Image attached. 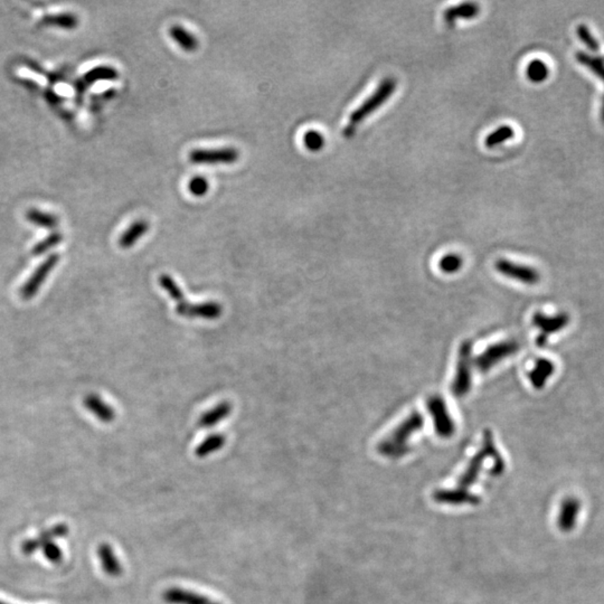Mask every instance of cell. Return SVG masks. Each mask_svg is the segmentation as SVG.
<instances>
[{
	"instance_id": "33",
	"label": "cell",
	"mask_w": 604,
	"mask_h": 604,
	"mask_svg": "<svg viewBox=\"0 0 604 604\" xmlns=\"http://www.w3.org/2000/svg\"><path fill=\"white\" fill-rule=\"evenodd\" d=\"M208 189H210V183L203 176H195L188 183L189 193L194 196H204L207 194Z\"/></svg>"
},
{
	"instance_id": "29",
	"label": "cell",
	"mask_w": 604,
	"mask_h": 604,
	"mask_svg": "<svg viewBox=\"0 0 604 604\" xmlns=\"http://www.w3.org/2000/svg\"><path fill=\"white\" fill-rule=\"evenodd\" d=\"M63 239V235H62L60 232H54V233L48 235L46 239L42 240L39 243H37L36 245L33 247V249H32V253H33V255H35V256L45 254V253H48L50 249H54V247H57L59 244H61Z\"/></svg>"
},
{
	"instance_id": "2",
	"label": "cell",
	"mask_w": 604,
	"mask_h": 604,
	"mask_svg": "<svg viewBox=\"0 0 604 604\" xmlns=\"http://www.w3.org/2000/svg\"><path fill=\"white\" fill-rule=\"evenodd\" d=\"M397 82L395 78H384L376 91L350 114L348 125L345 128L344 136L348 139L355 136L356 130L362 122L367 119L371 114H374L377 109L380 108L392 97L397 90Z\"/></svg>"
},
{
	"instance_id": "30",
	"label": "cell",
	"mask_w": 604,
	"mask_h": 604,
	"mask_svg": "<svg viewBox=\"0 0 604 604\" xmlns=\"http://www.w3.org/2000/svg\"><path fill=\"white\" fill-rule=\"evenodd\" d=\"M577 35L579 37V41L583 43V44L591 50V52H593V53H596V52H599L600 50V44L598 41H596V37H594L592 32L590 31V28L588 27V25H585V24H579L577 28Z\"/></svg>"
},
{
	"instance_id": "16",
	"label": "cell",
	"mask_w": 604,
	"mask_h": 604,
	"mask_svg": "<svg viewBox=\"0 0 604 604\" xmlns=\"http://www.w3.org/2000/svg\"><path fill=\"white\" fill-rule=\"evenodd\" d=\"M478 4L465 3L446 8L444 13V20L446 25L452 26L458 20H472L479 14Z\"/></svg>"
},
{
	"instance_id": "21",
	"label": "cell",
	"mask_w": 604,
	"mask_h": 604,
	"mask_svg": "<svg viewBox=\"0 0 604 604\" xmlns=\"http://www.w3.org/2000/svg\"><path fill=\"white\" fill-rule=\"evenodd\" d=\"M165 599L167 602L174 604H208L205 598H203L198 594L191 593V592L178 590V589L167 591V593L165 594Z\"/></svg>"
},
{
	"instance_id": "26",
	"label": "cell",
	"mask_w": 604,
	"mask_h": 604,
	"mask_svg": "<svg viewBox=\"0 0 604 604\" xmlns=\"http://www.w3.org/2000/svg\"><path fill=\"white\" fill-rule=\"evenodd\" d=\"M527 78L533 83H543L549 76L547 64L542 60H533L526 69Z\"/></svg>"
},
{
	"instance_id": "25",
	"label": "cell",
	"mask_w": 604,
	"mask_h": 604,
	"mask_svg": "<svg viewBox=\"0 0 604 604\" xmlns=\"http://www.w3.org/2000/svg\"><path fill=\"white\" fill-rule=\"evenodd\" d=\"M119 78L117 69L111 67H97L84 75V81L88 84H95L99 81H114Z\"/></svg>"
},
{
	"instance_id": "20",
	"label": "cell",
	"mask_w": 604,
	"mask_h": 604,
	"mask_svg": "<svg viewBox=\"0 0 604 604\" xmlns=\"http://www.w3.org/2000/svg\"><path fill=\"white\" fill-rule=\"evenodd\" d=\"M575 59L604 83V60L602 57L579 50L575 54Z\"/></svg>"
},
{
	"instance_id": "24",
	"label": "cell",
	"mask_w": 604,
	"mask_h": 604,
	"mask_svg": "<svg viewBox=\"0 0 604 604\" xmlns=\"http://www.w3.org/2000/svg\"><path fill=\"white\" fill-rule=\"evenodd\" d=\"M42 22L44 25L57 26V27L63 28V29H74L78 25V16L74 14H69V13L48 15V16H45L43 18Z\"/></svg>"
},
{
	"instance_id": "17",
	"label": "cell",
	"mask_w": 604,
	"mask_h": 604,
	"mask_svg": "<svg viewBox=\"0 0 604 604\" xmlns=\"http://www.w3.org/2000/svg\"><path fill=\"white\" fill-rule=\"evenodd\" d=\"M150 225L144 219H139L129 226L127 231L123 232L119 239V245L122 249H130L142 236L147 234Z\"/></svg>"
},
{
	"instance_id": "18",
	"label": "cell",
	"mask_w": 604,
	"mask_h": 604,
	"mask_svg": "<svg viewBox=\"0 0 604 604\" xmlns=\"http://www.w3.org/2000/svg\"><path fill=\"white\" fill-rule=\"evenodd\" d=\"M231 412H232V404L230 402H221L215 408L207 411L206 413L200 416L198 425L203 429L215 427L219 422L226 419L230 416Z\"/></svg>"
},
{
	"instance_id": "1",
	"label": "cell",
	"mask_w": 604,
	"mask_h": 604,
	"mask_svg": "<svg viewBox=\"0 0 604 604\" xmlns=\"http://www.w3.org/2000/svg\"><path fill=\"white\" fill-rule=\"evenodd\" d=\"M423 427L424 416L418 411H414L399 427H395L387 438L380 442L378 451L380 455L393 459L403 457L410 451L409 440L411 437L421 431Z\"/></svg>"
},
{
	"instance_id": "3",
	"label": "cell",
	"mask_w": 604,
	"mask_h": 604,
	"mask_svg": "<svg viewBox=\"0 0 604 604\" xmlns=\"http://www.w3.org/2000/svg\"><path fill=\"white\" fill-rule=\"evenodd\" d=\"M69 534V526L57 524L50 530L41 533L37 537L27 540L22 544V549L25 555H32L35 551H42L45 558L53 564H60L63 561V551L55 543L57 538L65 537Z\"/></svg>"
},
{
	"instance_id": "13",
	"label": "cell",
	"mask_w": 604,
	"mask_h": 604,
	"mask_svg": "<svg viewBox=\"0 0 604 604\" xmlns=\"http://www.w3.org/2000/svg\"><path fill=\"white\" fill-rule=\"evenodd\" d=\"M83 404L86 410L91 412L102 423H112L116 419L114 408L95 394H90L84 397Z\"/></svg>"
},
{
	"instance_id": "28",
	"label": "cell",
	"mask_w": 604,
	"mask_h": 604,
	"mask_svg": "<svg viewBox=\"0 0 604 604\" xmlns=\"http://www.w3.org/2000/svg\"><path fill=\"white\" fill-rule=\"evenodd\" d=\"M514 136H515V131H514L513 128L504 125V127L499 128V129L493 131V133H490L487 137V139H486V146L488 148L497 147L499 144H504L505 142L514 138Z\"/></svg>"
},
{
	"instance_id": "8",
	"label": "cell",
	"mask_w": 604,
	"mask_h": 604,
	"mask_svg": "<svg viewBox=\"0 0 604 604\" xmlns=\"http://www.w3.org/2000/svg\"><path fill=\"white\" fill-rule=\"evenodd\" d=\"M239 158V150L232 147L194 149L189 153V160L195 165H232Z\"/></svg>"
},
{
	"instance_id": "31",
	"label": "cell",
	"mask_w": 604,
	"mask_h": 604,
	"mask_svg": "<svg viewBox=\"0 0 604 604\" xmlns=\"http://www.w3.org/2000/svg\"><path fill=\"white\" fill-rule=\"evenodd\" d=\"M462 264L463 260L460 255L446 254L441 259L439 266H440L441 271L448 273V275H452V273L459 271Z\"/></svg>"
},
{
	"instance_id": "15",
	"label": "cell",
	"mask_w": 604,
	"mask_h": 604,
	"mask_svg": "<svg viewBox=\"0 0 604 604\" xmlns=\"http://www.w3.org/2000/svg\"><path fill=\"white\" fill-rule=\"evenodd\" d=\"M97 556L100 558L103 571L109 577H117L121 575L122 566L119 558L109 544H101L97 549Z\"/></svg>"
},
{
	"instance_id": "22",
	"label": "cell",
	"mask_w": 604,
	"mask_h": 604,
	"mask_svg": "<svg viewBox=\"0 0 604 604\" xmlns=\"http://www.w3.org/2000/svg\"><path fill=\"white\" fill-rule=\"evenodd\" d=\"M225 444H226V437L225 435L212 434L203 441L200 446H197L195 453H196L198 458H205L207 455H212L214 452L222 449Z\"/></svg>"
},
{
	"instance_id": "11",
	"label": "cell",
	"mask_w": 604,
	"mask_h": 604,
	"mask_svg": "<svg viewBox=\"0 0 604 604\" xmlns=\"http://www.w3.org/2000/svg\"><path fill=\"white\" fill-rule=\"evenodd\" d=\"M176 313L178 316L185 318H200L206 320H215L222 316L223 308L219 302L208 301L202 303H191V302H179L176 305Z\"/></svg>"
},
{
	"instance_id": "12",
	"label": "cell",
	"mask_w": 604,
	"mask_h": 604,
	"mask_svg": "<svg viewBox=\"0 0 604 604\" xmlns=\"http://www.w3.org/2000/svg\"><path fill=\"white\" fill-rule=\"evenodd\" d=\"M582 513V504L577 499H568L561 506L558 524L561 530H572L577 526Z\"/></svg>"
},
{
	"instance_id": "32",
	"label": "cell",
	"mask_w": 604,
	"mask_h": 604,
	"mask_svg": "<svg viewBox=\"0 0 604 604\" xmlns=\"http://www.w3.org/2000/svg\"><path fill=\"white\" fill-rule=\"evenodd\" d=\"M303 144L310 151H319L324 146V138L318 131H308L303 137Z\"/></svg>"
},
{
	"instance_id": "6",
	"label": "cell",
	"mask_w": 604,
	"mask_h": 604,
	"mask_svg": "<svg viewBox=\"0 0 604 604\" xmlns=\"http://www.w3.org/2000/svg\"><path fill=\"white\" fill-rule=\"evenodd\" d=\"M427 409L434 424L435 432L441 438H450L455 432V424L446 408V401L440 395H432L427 401Z\"/></svg>"
},
{
	"instance_id": "10",
	"label": "cell",
	"mask_w": 604,
	"mask_h": 604,
	"mask_svg": "<svg viewBox=\"0 0 604 604\" xmlns=\"http://www.w3.org/2000/svg\"><path fill=\"white\" fill-rule=\"evenodd\" d=\"M495 266L500 275H505L512 280L524 283V284L534 286L541 281L540 272L532 266L515 263V262L506 260V259H500V260L497 261Z\"/></svg>"
},
{
	"instance_id": "7",
	"label": "cell",
	"mask_w": 604,
	"mask_h": 604,
	"mask_svg": "<svg viewBox=\"0 0 604 604\" xmlns=\"http://www.w3.org/2000/svg\"><path fill=\"white\" fill-rule=\"evenodd\" d=\"M533 324L541 330V334L536 338V345L544 347L549 343V336L560 333L561 330L568 327L570 324V316L566 313H560L555 316H547L543 313H536L533 316Z\"/></svg>"
},
{
	"instance_id": "35",
	"label": "cell",
	"mask_w": 604,
	"mask_h": 604,
	"mask_svg": "<svg viewBox=\"0 0 604 604\" xmlns=\"http://www.w3.org/2000/svg\"><path fill=\"white\" fill-rule=\"evenodd\" d=\"M0 604H8V603H6V602H3V601H1V600H0Z\"/></svg>"
},
{
	"instance_id": "34",
	"label": "cell",
	"mask_w": 604,
	"mask_h": 604,
	"mask_svg": "<svg viewBox=\"0 0 604 604\" xmlns=\"http://www.w3.org/2000/svg\"><path fill=\"white\" fill-rule=\"evenodd\" d=\"M600 117H601L602 122L604 123V95L602 97L601 102V110H600Z\"/></svg>"
},
{
	"instance_id": "19",
	"label": "cell",
	"mask_w": 604,
	"mask_h": 604,
	"mask_svg": "<svg viewBox=\"0 0 604 604\" xmlns=\"http://www.w3.org/2000/svg\"><path fill=\"white\" fill-rule=\"evenodd\" d=\"M170 36L186 52H195L200 46V41L196 39L194 34H191L181 25L172 26L170 29Z\"/></svg>"
},
{
	"instance_id": "4",
	"label": "cell",
	"mask_w": 604,
	"mask_h": 604,
	"mask_svg": "<svg viewBox=\"0 0 604 604\" xmlns=\"http://www.w3.org/2000/svg\"><path fill=\"white\" fill-rule=\"evenodd\" d=\"M472 341H465L459 348L457 371L452 382V394L458 399L466 397L472 390Z\"/></svg>"
},
{
	"instance_id": "14",
	"label": "cell",
	"mask_w": 604,
	"mask_h": 604,
	"mask_svg": "<svg viewBox=\"0 0 604 604\" xmlns=\"http://www.w3.org/2000/svg\"><path fill=\"white\" fill-rule=\"evenodd\" d=\"M554 371L555 365L553 362L546 359V358H540L536 362L534 369L528 374L533 387L537 391L543 390L546 386V383L549 382V378L554 374Z\"/></svg>"
},
{
	"instance_id": "23",
	"label": "cell",
	"mask_w": 604,
	"mask_h": 604,
	"mask_svg": "<svg viewBox=\"0 0 604 604\" xmlns=\"http://www.w3.org/2000/svg\"><path fill=\"white\" fill-rule=\"evenodd\" d=\"M26 217L34 225L48 230H54L59 225V219L55 215L39 211V210H29L26 214Z\"/></svg>"
},
{
	"instance_id": "27",
	"label": "cell",
	"mask_w": 604,
	"mask_h": 604,
	"mask_svg": "<svg viewBox=\"0 0 604 604\" xmlns=\"http://www.w3.org/2000/svg\"><path fill=\"white\" fill-rule=\"evenodd\" d=\"M159 284H160L161 288L164 289L165 291L168 294V296H170L174 301H176V303H179V302L185 300L183 290H181V287L178 286L176 281L174 280L170 275H160V277H159Z\"/></svg>"
},
{
	"instance_id": "5",
	"label": "cell",
	"mask_w": 604,
	"mask_h": 604,
	"mask_svg": "<svg viewBox=\"0 0 604 604\" xmlns=\"http://www.w3.org/2000/svg\"><path fill=\"white\" fill-rule=\"evenodd\" d=\"M521 350V345L515 339L500 341L497 344L487 347L485 352H481L474 359V363L480 373H487L493 366L504 361L509 356L515 355Z\"/></svg>"
},
{
	"instance_id": "9",
	"label": "cell",
	"mask_w": 604,
	"mask_h": 604,
	"mask_svg": "<svg viewBox=\"0 0 604 604\" xmlns=\"http://www.w3.org/2000/svg\"><path fill=\"white\" fill-rule=\"evenodd\" d=\"M60 261L59 254H50L41 266L35 270L31 277L22 284L20 289V297L22 300L28 301L36 296L39 289L42 288L43 283L46 281L50 272L57 266Z\"/></svg>"
}]
</instances>
